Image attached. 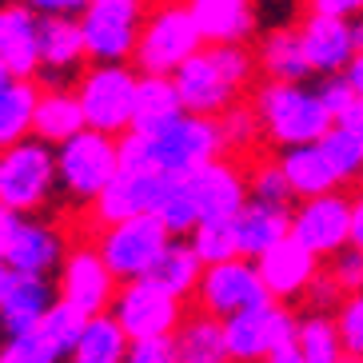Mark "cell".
Returning <instances> with one entry per match:
<instances>
[{
    "mask_svg": "<svg viewBox=\"0 0 363 363\" xmlns=\"http://www.w3.org/2000/svg\"><path fill=\"white\" fill-rule=\"evenodd\" d=\"M284 164V176H288L296 200H308V196H328V192H340V172L331 168V160L323 156L320 140L315 144H299V148H284L279 156Z\"/></svg>",
    "mask_w": 363,
    "mask_h": 363,
    "instance_id": "484cf974",
    "label": "cell"
},
{
    "mask_svg": "<svg viewBox=\"0 0 363 363\" xmlns=\"http://www.w3.org/2000/svg\"><path fill=\"white\" fill-rule=\"evenodd\" d=\"M128 331L116 323L112 311H100V315H88L80 340L72 343V352L65 355L68 363H128Z\"/></svg>",
    "mask_w": 363,
    "mask_h": 363,
    "instance_id": "4316f807",
    "label": "cell"
},
{
    "mask_svg": "<svg viewBox=\"0 0 363 363\" xmlns=\"http://www.w3.org/2000/svg\"><path fill=\"white\" fill-rule=\"evenodd\" d=\"M112 315L128 340H168L172 331L180 328L184 320V299L172 296L168 288H160L152 276L144 279H128L116 288V299H112Z\"/></svg>",
    "mask_w": 363,
    "mask_h": 363,
    "instance_id": "30bf717a",
    "label": "cell"
},
{
    "mask_svg": "<svg viewBox=\"0 0 363 363\" xmlns=\"http://www.w3.org/2000/svg\"><path fill=\"white\" fill-rule=\"evenodd\" d=\"M352 244L363 252V192L352 200Z\"/></svg>",
    "mask_w": 363,
    "mask_h": 363,
    "instance_id": "f907efd6",
    "label": "cell"
},
{
    "mask_svg": "<svg viewBox=\"0 0 363 363\" xmlns=\"http://www.w3.org/2000/svg\"><path fill=\"white\" fill-rule=\"evenodd\" d=\"M188 244L196 247V256L208 264H224V259L240 256V232H235V220H200L188 235Z\"/></svg>",
    "mask_w": 363,
    "mask_h": 363,
    "instance_id": "836d02e7",
    "label": "cell"
},
{
    "mask_svg": "<svg viewBox=\"0 0 363 363\" xmlns=\"http://www.w3.org/2000/svg\"><path fill=\"white\" fill-rule=\"evenodd\" d=\"M340 296H343V288L335 284V276H331V272H328V276L320 272V276H315V284L308 288V299L315 303V311H335V308H340Z\"/></svg>",
    "mask_w": 363,
    "mask_h": 363,
    "instance_id": "f6af8a7d",
    "label": "cell"
},
{
    "mask_svg": "<svg viewBox=\"0 0 363 363\" xmlns=\"http://www.w3.org/2000/svg\"><path fill=\"white\" fill-rule=\"evenodd\" d=\"M184 180L192 188L200 220H235L240 208L252 200V196H247V176L235 168V164H228L224 156L212 160V164H203L200 172L184 176Z\"/></svg>",
    "mask_w": 363,
    "mask_h": 363,
    "instance_id": "ac0fdd59",
    "label": "cell"
},
{
    "mask_svg": "<svg viewBox=\"0 0 363 363\" xmlns=\"http://www.w3.org/2000/svg\"><path fill=\"white\" fill-rule=\"evenodd\" d=\"M331 276L343 291H363V252L355 244H347L343 252L331 256Z\"/></svg>",
    "mask_w": 363,
    "mask_h": 363,
    "instance_id": "b9f144b4",
    "label": "cell"
},
{
    "mask_svg": "<svg viewBox=\"0 0 363 363\" xmlns=\"http://www.w3.org/2000/svg\"><path fill=\"white\" fill-rule=\"evenodd\" d=\"M120 172V136L84 128L80 136L56 148V180L60 192L76 203H92Z\"/></svg>",
    "mask_w": 363,
    "mask_h": 363,
    "instance_id": "8992f818",
    "label": "cell"
},
{
    "mask_svg": "<svg viewBox=\"0 0 363 363\" xmlns=\"http://www.w3.org/2000/svg\"><path fill=\"white\" fill-rule=\"evenodd\" d=\"M235 232H240V256L256 259L267 247H276L279 240L291 235V212L284 203H264V200H247L235 216Z\"/></svg>",
    "mask_w": 363,
    "mask_h": 363,
    "instance_id": "603a6c76",
    "label": "cell"
},
{
    "mask_svg": "<svg viewBox=\"0 0 363 363\" xmlns=\"http://www.w3.org/2000/svg\"><path fill=\"white\" fill-rule=\"evenodd\" d=\"M256 68L267 80L303 84L311 65H308V52H303V40H299V28H276V33H267L264 40H259Z\"/></svg>",
    "mask_w": 363,
    "mask_h": 363,
    "instance_id": "f1b7e54d",
    "label": "cell"
},
{
    "mask_svg": "<svg viewBox=\"0 0 363 363\" xmlns=\"http://www.w3.org/2000/svg\"><path fill=\"white\" fill-rule=\"evenodd\" d=\"M88 128L84 108L76 100V92H65V88H48L36 100V120H33V136L44 140V144H65V140L80 136Z\"/></svg>",
    "mask_w": 363,
    "mask_h": 363,
    "instance_id": "83f0119b",
    "label": "cell"
},
{
    "mask_svg": "<svg viewBox=\"0 0 363 363\" xmlns=\"http://www.w3.org/2000/svg\"><path fill=\"white\" fill-rule=\"evenodd\" d=\"M40 16H80L88 9V0H24Z\"/></svg>",
    "mask_w": 363,
    "mask_h": 363,
    "instance_id": "bcb514c9",
    "label": "cell"
},
{
    "mask_svg": "<svg viewBox=\"0 0 363 363\" xmlns=\"http://www.w3.org/2000/svg\"><path fill=\"white\" fill-rule=\"evenodd\" d=\"M335 124H340V128H347L355 140H363V96H355V100H352V108H347V112H343V116L335 120Z\"/></svg>",
    "mask_w": 363,
    "mask_h": 363,
    "instance_id": "c3c4849f",
    "label": "cell"
},
{
    "mask_svg": "<svg viewBox=\"0 0 363 363\" xmlns=\"http://www.w3.org/2000/svg\"><path fill=\"white\" fill-rule=\"evenodd\" d=\"M12 84V72H9V68H4V65H0V92H4V88H9Z\"/></svg>",
    "mask_w": 363,
    "mask_h": 363,
    "instance_id": "11a10c76",
    "label": "cell"
},
{
    "mask_svg": "<svg viewBox=\"0 0 363 363\" xmlns=\"http://www.w3.org/2000/svg\"><path fill=\"white\" fill-rule=\"evenodd\" d=\"M320 100L328 104V112H331V116L340 120L343 112L352 108V100H355V88L347 84V76H343V72H335V76H328V80L320 84Z\"/></svg>",
    "mask_w": 363,
    "mask_h": 363,
    "instance_id": "7bdbcfd3",
    "label": "cell"
},
{
    "mask_svg": "<svg viewBox=\"0 0 363 363\" xmlns=\"http://www.w3.org/2000/svg\"><path fill=\"white\" fill-rule=\"evenodd\" d=\"M0 65L12 76L40 72V12L28 4H0Z\"/></svg>",
    "mask_w": 363,
    "mask_h": 363,
    "instance_id": "d6986e66",
    "label": "cell"
},
{
    "mask_svg": "<svg viewBox=\"0 0 363 363\" xmlns=\"http://www.w3.org/2000/svg\"><path fill=\"white\" fill-rule=\"evenodd\" d=\"M291 235L320 259L343 252L352 244V200H343L340 192L299 200L291 212Z\"/></svg>",
    "mask_w": 363,
    "mask_h": 363,
    "instance_id": "5bb4252c",
    "label": "cell"
},
{
    "mask_svg": "<svg viewBox=\"0 0 363 363\" xmlns=\"http://www.w3.org/2000/svg\"><path fill=\"white\" fill-rule=\"evenodd\" d=\"M264 363H303V359H299V352H296V343H288V347H279L276 355H267Z\"/></svg>",
    "mask_w": 363,
    "mask_h": 363,
    "instance_id": "816d5d0a",
    "label": "cell"
},
{
    "mask_svg": "<svg viewBox=\"0 0 363 363\" xmlns=\"http://www.w3.org/2000/svg\"><path fill=\"white\" fill-rule=\"evenodd\" d=\"M320 148H323V156L331 160V168L340 172V180H355V176H363V140H355L347 128L331 124V128L320 136Z\"/></svg>",
    "mask_w": 363,
    "mask_h": 363,
    "instance_id": "74e56055",
    "label": "cell"
},
{
    "mask_svg": "<svg viewBox=\"0 0 363 363\" xmlns=\"http://www.w3.org/2000/svg\"><path fill=\"white\" fill-rule=\"evenodd\" d=\"M352 40L355 48H363V16H352Z\"/></svg>",
    "mask_w": 363,
    "mask_h": 363,
    "instance_id": "f5cc1de1",
    "label": "cell"
},
{
    "mask_svg": "<svg viewBox=\"0 0 363 363\" xmlns=\"http://www.w3.org/2000/svg\"><path fill=\"white\" fill-rule=\"evenodd\" d=\"M9 276H12V267L4 264V256H0V291H4V284H9Z\"/></svg>",
    "mask_w": 363,
    "mask_h": 363,
    "instance_id": "db71d44e",
    "label": "cell"
},
{
    "mask_svg": "<svg viewBox=\"0 0 363 363\" xmlns=\"http://www.w3.org/2000/svg\"><path fill=\"white\" fill-rule=\"evenodd\" d=\"M144 4L148 0H88L80 12V33H84L88 60L96 65H124L136 52L140 28H144Z\"/></svg>",
    "mask_w": 363,
    "mask_h": 363,
    "instance_id": "ba28073f",
    "label": "cell"
},
{
    "mask_svg": "<svg viewBox=\"0 0 363 363\" xmlns=\"http://www.w3.org/2000/svg\"><path fill=\"white\" fill-rule=\"evenodd\" d=\"M88 60L80 16H40V72H72Z\"/></svg>",
    "mask_w": 363,
    "mask_h": 363,
    "instance_id": "f546056e",
    "label": "cell"
},
{
    "mask_svg": "<svg viewBox=\"0 0 363 363\" xmlns=\"http://www.w3.org/2000/svg\"><path fill=\"white\" fill-rule=\"evenodd\" d=\"M0 363H60V355L36 331H24V335H9L0 343Z\"/></svg>",
    "mask_w": 363,
    "mask_h": 363,
    "instance_id": "60d3db41",
    "label": "cell"
},
{
    "mask_svg": "<svg viewBox=\"0 0 363 363\" xmlns=\"http://www.w3.org/2000/svg\"><path fill=\"white\" fill-rule=\"evenodd\" d=\"M136 88L140 76L124 65H92L80 84H76V100L84 108L88 128L120 136L132 128V108H136Z\"/></svg>",
    "mask_w": 363,
    "mask_h": 363,
    "instance_id": "9c48e42d",
    "label": "cell"
},
{
    "mask_svg": "<svg viewBox=\"0 0 363 363\" xmlns=\"http://www.w3.org/2000/svg\"><path fill=\"white\" fill-rule=\"evenodd\" d=\"M176 116H184V100L176 92L172 76H156V72H140V88H136V108H132V128L140 136L168 128Z\"/></svg>",
    "mask_w": 363,
    "mask_h": 363,
    "instance_id": "cb8c5ba5",
    "label": "cell"
},
{
    "mask_svg": "<svg viewBox=\"0 0 363 363\" xmlns=\"http://www.w3.org/2000/svg\"><path fill=\"white\" fill-rule=\"evenodd\" d=\"M203 44H244L256 33L252 0H184Z\"/></svg>",
    "mask_w": 363,
    "mask_h": 363,
    "instance_id": "7402d4cb",
    "label": "cell"
},
{
    "mask_svg": "<svg viewBox=\"0 0 363 363\" xmlns=\"http://www.w3.org/2000/svg\"><path fill=\"white\" fill-rule=\"evenodd\" d=\"M176 235L160 224V216H128V220H116V224H104L100 228V256L104 264L112 267V276L120 284H128V279H144L156 272L160 256L168 252V244Z\"/></svg>",
    "mask_w": 363,
    "mask_h": 363,
    "instance_id": "52a82bcc",
    "label": "cell"
},
{
    "mask_svg": "<svg viewBox=\"0 0 363 363\" xmlns=\"http://www.w3.org/2000/svg\"><path fill=\"white\" fill-rule=\"evenodd\" d=\"M256 112H259V124H264V140H272L279 148L315 144L335 124V116H331L328 104L320 100V88L284 84V80H267L259 88Z\"/></svg>",
    "mask_w": 363,
    "mask_h": 363,
    "instance_id": "7a4b0ae2",
    "label": "cell"
},
{
    "mask_svg": "<svg viewBox=\"0 0 363 363\" xmlns=\"http://www.w3.org/2000/svg\"><path fill=\"white\" fill-rule=\"evenodd\" d=\"M343 76H347V84L355 88V96H363V48H355V52H352V60H347Z\"/></svg>",
    "mask_w": 363,
    "mask_h": 363,
    "instance_id": "681fc988",
    "label": "cell"
},
{
    "mask_svg": "<svg viewBox=\"0 0 363 363\" xmlns=\"http://www.w3.org/2000/svg\"><path fill=\"white\" fill-rule=\"evenodd\" d=\"M200 276H203V259L196 256L192 244H180V235L168 244V252L160 256V264H156V272H152V279L160 284V288H168L172 296H196V288H200Z\"/></svg>",
    "mask_w": 363,
    "mask_h": 363,
    "instance_id": "d6a6232c",
    "label": "cell"
},
{
    "mask_svg": "<svg viewBox=\"0 0 363 363\" xmlns=\"http://www.w3.org/2000/svg\"><path fill=\"white\" fill-rule=\"evenodd\" d=\"M152 216H160V224L168 228L172 235H192V228L200 224V212H196V200H192L188 180H176V176H172L168 188L160 192V203H156Z\"/></svg>",
    "mask_w": 363,
    "mask_h": 363,
    "instance_id": "d590c367",
    "label": "cell"
},
{
    "mask_svg": "<svg viewBox=\"0 0 363 363\" xmlns=\"http://www.w3.org/2000/svg\"><path fill=\"white\" fill-rule=\"evenodd\" d=\"M116 284L112 267L104 264L96 244H80L65 252V264H60V279H56V291L65 303L80 308L84 315H100V311H112V299H116Z\"/></svg>",
    "mask_w": 363,
    "mask_h": 363,
    "instance_id": "4fadbf2b",
    "label": "cell"
},
{
    "mask_svg": "<svg viewBox=\"0 0 363 363\" xmlns=\"http://www.w3.org/2000/svg\"><path fill=\"white\" fill-rule=\"evenodd\" d=\"M252 72H256V56L244 44H203L192 60L176 68L172 80L184 100V112L220 116L252 84Z\"/></svg>",
    "mask_w": 363,
    "mask_h": 363,
    "instance_id": "6da1fadb",
    "label": "cell"
},
{
    "mask_svg": "<svg viewBox=\"0 0 363 363\" xmlns=\"http://www.w3.org/2000/svg\"><path fill=\"white\" fill-rule=\"evenodd\" d=\"M128 363H176V347L168 340H136L128 347Z\"/></svg>",
    "mask_w": 363,
    "mask_h": 363,
    "instance_id": "ee69618b",
    "label": "cell"
},
{
    "mask_svg": "<svg viewBox=\"0 0 363 363\" xmlns=\"http://www.w3.org/2000/svg\"><path fill=\"white\" fill-rule=\"evenodd\" d=\"M200 48H203V36L196 28L188 4L184 0H164V4H156L144 16V28H140L132 60L140 65V72L176 76V68L184 60H192Z\"/></svg>",
    "mask_w": 363,
    "mask_h": 363,
    "instance_id": "3957f363",
    "label": "cell"
},
{
    "mask_svg": "<svg viewBox=\"0 0 363 363\" xmlns=\"http://www.w3.org/2000/svg\"><path fill=\"white\" fill-rule=\"evenodd\" d=\"M331 315H335V328H340V340H343L347 359L363 363V291H347Z\"/></svg>",
    "mask_w": 363,
    "mask_h": 363,
    "instance_id": "ab89813d",
    "label": "cell"
},
{
    "mask_svg": "<svg viewBox=\"0 0 363 363\" xmlns=\"http://www.w3.org/2000/svg\"><path fill=\"white\" fill-rule=\"evenodd\" d=\"M256 267H259V276H264V288L272 291V299L288 303V299L308 296V288L320 276V256L308 252L296 235H288L276 247H267L264 256H256Z\"/></svg>",
    "mask_w": 363,
    "mask_h": 363,
    "instance_id": "e0dca14e",
    "label": "cell"
},
{
    "mask_svg": "<svg viewBox=\"0 0 363 363\" xmlns=\"http://www.w3.org/2000/svg\"><path fill=\"white\" fill-rule=\"evenodd\" d=\"M296 352L303 363H347L340 328H335V315H328V311L303 315L299 328H296Z\"/></svg>",
    "mask_w": 363,
    "mask_h": 363,
    "instance_id": "1f68e13d",
    "label": "cell"
},
{
    "mask_svg": "<svg viewBox=\"0 0 363 363\" xmlns=\"http://www.w3.org/2000/svg\"><path fill=\"white\" fill-rule=\"evenodd\" d=\"M299 40H303V52H308L311 72L335 76L347 68L355 52L352 40V21L347 16H328V12H311L303 28H299Z\"/></svg>",
    "mask_w": 363,
    "mask_h": 363,
    "instance_id": "ffe728a7",
    "label": "cell"
},
{
    "mask_svg": "<svg viewBox=\"0 0 363 363\" xmlns=\"http://www.w3.org/2000/svg\"><path fill=\"white\" fill-rule=\"evenodd\" d=\"M52 284L48 276H24L12 272L4 291H0V328L4 335H24L36 331V323L44 320V311L52 308Z\"/></svg>",
    "mask_w": 363,
    "mask_h": 363,
    "instance_id": "44dd1931",
    "label": "cell"
},
{
    "mask_svg": "<svg viewBox=\"0 0 363 363\" xmlns=\"http://www.w3.org/2000/svg\"><path fill=\"white\" fill-rule=\"evenodd\" d=\"M65 252H68L65 235L56 232V228L24 220V216H16L12 232L4 235V244H0L4 264H9L12 272H24V276H52V272H60Z\"/></svg>",
    "mask_w": 363,
    "mask_h": 363,
    "instance_id": "2e32d148",
    "label": "cell"
},
{
    "mask_svg": "<svg viewBox=\"0 0 363 363\" xmlns=\"http://www.w3.org/2000/svg\"><path fill=\"white\" fill-rule=\"evenodd\" d=\"M168 180L172 176H164L156 168H120L112 176V184L92 200V220L104 228V224H116V220H128V216L156 212Z\"/></svg>",
    "mask_w": 363,
    "mask_h": 363,
    "instance_id": "9a60e30c",
    "label": "cell"
},
{
    "mask_svg": "<svg viewBox=\"0 0 363 363\" xmlns=\"http://www.w3.org/2000/svg\"><path fill=\"white\" fill-rule=\"evenodd\" d=\"M60 188L56 180V152L52 144L28 136L0 148V203L16 216H28L48 203Z\"/></svg>",
    "mask_w": 363,
    "mask_h": 363,
    "instance_id": "277c9868",
    "label": "cell"
},
{
    "mask_svg": "<svg viewBox=\"0 0 363 363\" xmlns=\"http://www.w3.org/2000/svg\"><path fill=\"white\" fill-rule=\"evenodd\" d=\"M216 124H220L224 152H232V156H240V152H252L259 140H264V124H259V112H256V108L232 104V108H224V112L216 116Z\"/></svg>",
    "mask_w": 363,
    "mask_h": 363,
    "instance_id": "8d00e7d4",
    "label": "cell"
},
{
    "mask_svg": "<svg viewBox=\"0 0 363 363\" xmlns=\"http://www.w3.org/2000/svg\"><path fill=\"white\" fill-rule=\"evenodd\" d=\"M144 148H148V164L164 176H192L203 164H212L224 156V140H220V124L212 116H196V112H184L168 124V128L144 136Z\"/></svg>",
    "mask_w": 363,
    "mask_h": 363,
    "instance_id": "5b68a950",
    "label": "cell"
},
{
    "mask_svg": "<svg viewBox=\"0 0 363 363\" xmlns=\"http://www.w3.org/2000/svg\"><path fill=\"white\" fill-rule=\"evenodd\" d=\"M36 100H40V88L28 76H12V84L0 92V148L33 136Z\"/></svg>",
    "mask_w": 363,
    "mask_h": 363,
    "instance_id": "4dcf8cb0",
    "label": "cell"
},
{
    "mask_svg": "<svg viewBox=\"0 0 363 363\" xmlns=\"http://www.w3.org/2000/svg\"><path fill=\"white\" fill-rule=\"evenodd\" d=\"M311 12H328V16H359L363 0H311Z\"/></svg>",
    "mask_w": 363,
    "mask_h": 363,
    "instance_id": "7dc6e473",
    "label": "cell"
},
{
    "mask_svg": "<svg viewBox=\"0 0 363 363\" xmlns=\"http://www.w3.org/2000/svg\"><path fill=\"white\" fill-rule=\"evenodd\" d=\"M88 315L80 308H72V303H65V299H56L52 308L44 311V320L36 323V335H40L48 347H52L60 359H65L68 352H72V343L80 340V331H84Z\"/></svg>",
    "mask_w": 363,
    "mask_h": 363,
    "instance_id": "e575fe53",
    "label": "cell"
},
{
    "mask_svg": "<svg viewBox=\"0 0 363 363\" xmlns=\"http://www.w3.org/2000/svg\"><path fill=\"white\" fill-rule=\"evenodd\" d=\"M247 196L264 203H284V208H288V200H296L279 160H259L247 168Z\"/></svg>",
    "mask_w": 363,
    "mask_h": 363,
    "instance_id": "f35d334b",
    "label": "cell"
},
{
    "mask_svg": "<svg viewBox=\"0 0 363 363\" xmlns=\"http://www.w3.org/2000/svg\"><path fill=\"white\" fill-rule=\"evenodd\" d=\"M172 347H176V363H232L224 320H216L208 311L184 315L180 328L172 331Z\"/></svg>",
    "mask_w": 363,
    "mask_h": 363,
    "instance_id": "d4e9b609",
    "label": "cell"
},
{
    "mask_svg": "<svg viewBox=\"0 0 363 363\" xmlns=\"http://www.w3.org/2000/svg\"><path fill=\"white\" fill-rule=\"evenodd\" d=\"M296 328H299L296 315L279 299H267L259 308H247L224 320L228 355H232V363H264L279 347L296 343Z\"/></svg>",
    "mask_w": 363,
    "mask_h": 363,
    "instance_id": "8fae6325",
    "label": "cell"
},
{
    "mask_svg": "<svg viewBox=\"0 0 363 363\" xmlns=\"http://www.w3.org/2000/svg\"><path fill=\"white\" fill-rule=\"evenodd\" d=\"M196 299H200V311H208L216 320H228V315H240L247 308L267 303L272 291L264 288V276H259L256 259L235 256V259H224V264L203 267Z\"/></svg>",
    "mask_w": 363,
    "mask_h": 363,
    "instance_id": "7c38bea8",
    "label": "cell"
}]
</instances>
